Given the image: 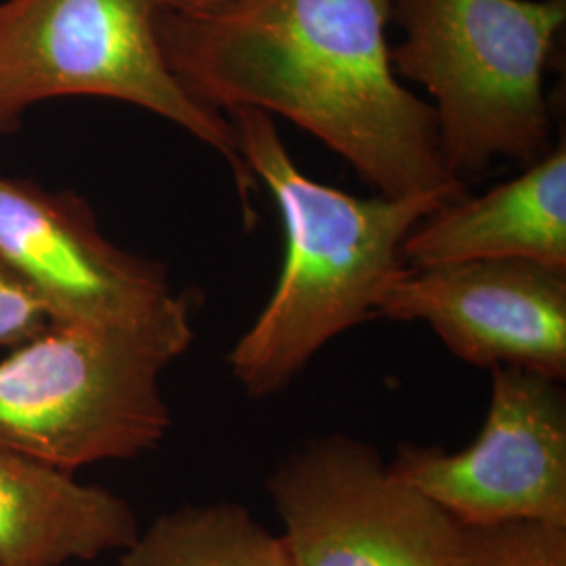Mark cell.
<instances>
[{
	"instance_id": "obj_14",
	"label": "cell",
	"mask_w": 566,
	"mask_h": 566,
	"mask_svg": "<svg viewBox=\"0 0 566 566\" xmlns=\"http://www.w3.org/2000/svg\"><path fill=\"white\" fill-rule=\"evenodd\" d=\"M49 324L51 317L39 296L0 259V350L32 340Z\"/></svg>"
},
{
	"instance_id": "obj_9",
	"label": "cell",
	"mask_w": 566,
	"mask_h": 566,
	"mask_svg": "<svg viewBox=\"0 0 566 566\" xmlns=\"http://www.w3.org/2000/svg\"><path fill=\"white\" fill-rule=\"evenodd\" d=\"M376 317L422 322L465 364L566 378V269L523 261L403 269Z\"/></svg>"
},
{
	"instance_id": "obj_1",
	"label": "cell",
	"mask_w": 566,
	"mask_h": 566,
	"mask_svg": "<svg viewBox=\"0 0 566 566\" xmlns=\"http://www.w3.org/2000/svg\"><path fill=\"white\" fill-rule=\"evenodd\" d=\"M395 11L397 0H245L210 18L160 11L158 32L206 107L294 122L386 198L458 200L464 182L441 158L434 114L395 72Z\"/></svg>"
},
{
	"instance_id": "obj_12",
	"label": "cell",
	"mask_w": 566,
	"mask_h": 566,
	"mask_svg": "<svg viewBox=\"0 0 566 566\" xmlns=\"http://www.w3.org/2000/svg\"><path fill=\"white\" fill-rule=\"evenodd\" d=\"M120 566H292L273 535L242 504L182 506L160 514L122 552Z\"/></svg>"
},
{
	"instance_id": "obj_6",
	"label": "cell",
	"mask_w": 566,
	"mask_h": 566,
	"mask_svg": "<svg viewBox=\"0 0 566 566\" xmlns=\"http://www.w3.org/2000/svg\"><path fill=\"white\" fill-rule=\"evenodd\" d=\"M292 566H451L460 528L364 441L332 434L266 479Z\"/></svg>"
},
{
	"instance_id": "obj_3",
	"label": "cell",
	"mask_w": 566,
	"mask_h": 566,
	"mask_svg": "<svg viewBox=\"0 0 566 566\" xmlns=\"http://www.w3.org/2000/svg\"><path fill=\"white\" fill-rule=\"evenodd\" d=\"M403 42L397 76L432 99L447 170L493 160L537 163L549 151L546 70L566 25V0H397Z\"/></svg>"
},
{
	"instance_id": "obj_8",
	"label": "cell",
	"mask_w": 566,
	"mask_h": 566,
	"mask_svg": "<svg viewBox=\"0 0 566 566\" xmlns=\"http://www.w3.org/2000/svg\"><path fill=\"white\" fill-rule=\"evenodd\" d=\"M0 259L39 296L51 322L147 327L191 313L166 266L107 240L72 191L0 175Z\"/></svg>"
},
{
	"instance_id": "obj_5",
	"label": "cell",
	"mask_w": 566,
	"mask_h": 566,
	"mask_svg": "<svg viewBox=\"0 0 566 566\" xmlns=\"http://www.w3.org/2000/svg\"><path fill=\"white\" fill-rule=\"evenodd\" d=\"M158 0H2L0 133L36 103L103 97L130 103L208 145L235 182L243 224L259 223V181L227 116L193 99L172 74L158 32Z\"/></svg>"
},
{
	"instance_id": "obj_7",
	"label": "cell",
	"mask_w": 566,
	"mask_h": 566,
	"mask_svg": "<svg viewBox=\"0 0 566 566\" xmlns=\"http://www.w3.org/2000/svg\"><path fill=\"white\" fill-rule=\"evenodd\" d=\"M390 470L460 526H566V397L560 382L495 367L485 424L462 451L403 443Z\"/></svg>"
},
{
	"instance_id": "obj_11",
	"label": "cell",
	"mask_w": 566,
	"mask_h": 566,
	"mask_svg": "<svg viewBox=\"0 0 566 566\" xmlns=\"http://www.w3.org/2000/svg\"><path fill=\"white\" fill-rule=\"evenodd\" d=\"M139 531L118 493L0 447V566L88 563L124 552Z\"/></svg>"
},
{
	"instance_id": "obj_4",
	"label": "cell",
	"mask_w": 566,
	"mask_h": 566,
	"mask_svg": "<svg viewBox=\"0 0 566 566\" xmlns=\"http://www.w3.org/2000/svg\"><path fill=\"white\" fill-rule=\"evenodd\" d=\"M193 338L191 313L147 327L51 322L0 359V447L70 472L156 449L172 424L164 369Z\"/></svg>"
},
{
	"instance_id": "obj_15",
	"label": "cell",
	"mask_w": 566,
	"mask_h": 566,
	"mask_svg": "<svg viewBox=\"0 0 566 566\" xmlns=\"http://www.w3.org/2000/svg\"><path fill=\"white\" fill-rule=\"evenodd\" d=\"M245 0H158L160 9L187 18H210L224 13Z\"/></svg>"
},
{
	"instance_id": "obj_10",
	"label": "cell",
	"mask_w": 566,
	"mask_h": 566,
	"mask_svg": "<svg viewBox=\"0 0 566 566\" xmlns=\"http://www.w3.org/2000/svg\"><path fill=\"white\" fill-rule=\"evenodd\" d=\"M405 269L523 261L566 269V145L512 181L437 208L405 240Z\"/></svg>"
},
{
	"instance_id": "obj_2",
	"label": "cell",
	"mask_w": 566,
	"mask_h": 566,
	"mask_svg": "<svg viewBox=\"0 0 566 566\" xmlns=\"http://www.w3.org/2000/svg\"><path fill=\"white\" fill-rule=\"evenodd\" d=\"M227 116L243 163L277 203L285 235L275 290L227 357L245 395L264 399L325 344L376 317L386 285L405 269L407 235L451 200L350 196L306 177L271 116L248 107Z\"/></svg>"
},
{
	"instance_id": "obj_13",
	"label": "cell",
	"mask_w": 566,
	"mask_h": 566,
	"mask_svg": "<svg viewBox=\"0 0 566 566\" xmlns=\"http://www.w3.org/2000/svg\"><path fill=\"white\" fill-rule=\"evenodd\" d=\"M451 566H566V526L539 521L462 526Z\"/></svg>"
}]
</instances>
